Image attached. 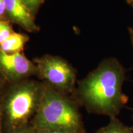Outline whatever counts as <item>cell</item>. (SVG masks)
<instances>
[{
	"instance_id": "obj_17",
	"label": "cell",
	"mask_w": 133,
	"mask_h": 133,
	"mask_svg": "<svg viewBox=\"0 0 133 133\" xmlns=\"http://www.w3.org/2000/svg\"><path fill=\"white\" fill-rule=\"evenodd\" d=\"M127 1L132 5L133 4V0H127Z\"/></svg>"
},
{
	"instance_id": "obj_14",
	"label": "cell",
	"mask_w": 133,
	"mask_h": 133,
	"mask_svg": "<svg viewBox=\"0 0 133 133\" xmlns=\"http://www.w3.org/2000/svg\"><path fill=\"white\" fill-rule=\"evenodd\" d=\"M36 133H70V132H57V131H41L36 129ZM79 133H87L86 132H79Z\"/></svg>"
},
{
	"instance_id": "obj_19",
	"label": "cell",
	"mask_w": 133,
	"mask_h": 133,
	"mask_svg": "<svg viewBox=\"0 0 133 133\" xmlns=\"http://www.w3.org/2000/svg\"><path fill=\"white\" fill-rule=\"evenodd\" d=\"M132 6H133V4H132Z\"/></svg>"
},
{
	"instance_id": "obj_5",
	"label": "cell",
	"mask_w": 133,
	"mask_h": 133,
	"mask_svg": "<svg viewBox=\"0 0 133 133\" xmlns=\"http://www.w3.org/2000/svg\"><path fill=\"white\" fill-rule=\"evenodd\" d=\"M0 70L9 84H16L37 76V68L22 52L7 54L0 50Z\"/></svg>"
},
{
	"instance_id": "obj_6",
	"label": "cell",
	"mask_w": 133,
	"mask_h": 133,
	"mask_svg": "<svg viewBox=\"0 0 133 133\" xmlns=\"http://www.w3.org/2000/svg\"><path fill=\"white\" fill-rule=\"evenodd\" d=\"M6 17L9 22L16 24L29 32L38 31L39 26L35 22L34 16L26 8L23 0H3Z\"/></svg>"
},
{
	"instance_id": "obj_7",
	"label": "cell",
	"mask_w": 133,
	"mask_h": 133,
	"mask_svg": "<svg viewBox=\"0 0 133 133\" xmlns=\"http://www.w3.org/2000/svg\"><path fill=\"white\" fill-rule=\"evenodd\" d=\"M29 39L26 35L14 32L0 44V50L7 54L22 52Z\"/></svg>"
},
{
	"instance_id": "obj_8",
	"label": "cell",
	"mask_w": 133,
	"mask_h": 133,
	"mask_svg": "<svg viewBox=\"0 0 133 133\" xmlns=\"http://www.w3.org/2000/svg\"><path fill=\"white\" fill-rule=\"evenodd\" d=\"M94 133H133V126L125 125L116 117L110 118L107 125L101 128Z\"/></svg>"
},
{
	"instance_id": "obj_18",
	"label": "cell",
	"mask_w": 133,
	"mask_h": 133,
	"mask_svg": "<svg viewBox=\"0 0 133 133\" xmlns=\"http://www.w3.org/2000/svg\"><path fill=\"white\" fill-rule=\"evenodd\" d=\"M132 121H133V114H132Z\"/></svg>"
},
{
	"instance_id": "obj_3",
	"label": "cell",
	"mask_w": 133,
	"mask_h": 133,
	"mask_svg": "<svg viewBox=\"0 0 133 133\" xmlns=\"http://www.w3.org/2000/svg\"><path fill=\"white\" fill-rule=\"evenodd\" d=\"M46 89L44 82L28 79L9 84L0 101L4 133L31 124Z\"/></svg>"
},
{
	"instance_id": "obj_13",
	"label": "cell",
	"mask_w": 133,
	"mask_h": 133,
	"mask_svg": "<svg viewBox=\"0 0 133 133\" xmlns=\"http://www.w3.org/2000/svg\"><path fill=\"white\" fill-rule=\"evenodd\" d=\"M0 19H6V9L3 0H0Z\"/></svg>"
},
{
	"instance_id": "obj_9",
	"label": "cell",
	"mask_w": 133,
	"mask_h": 133,
	"mask_svg": "<svg viewBox=\"0 0 133 133\" xmlns=\"http://www.w3.org/2000/svg\"><path fill=\"white\" fill-rule=\"evenodd\" d=\"M14 32L10 22L6 19H0V44Z\"/></svg>"
},
{
	"instance_id": "obj_2",
	"label": "cell",
	"mask_w": 133,
	"mask_h": 133,
	"mask_svg": "<svg viewBox=\"0 0 133 133\" xmlns=\"http://www.w3.org/2000/svg\"><path fill=\"white\" fill-rule=\"evenodd\" d=\"M44 83L45 92L38 110L31 121V125L41 131L86 132L79 105L75 99Z\"/></svg>"
},
{
	"instance_id": "obj_10",
	"label": "cell",
	"mask_w": 133,
	"mask_h": 133,
	"mask_svg": "<svg viewBox=\"0 0 133 133\" xmlns=\"http://www.w3.org/2000/svg\"><path fill=\"white\" fill-rule=\"evenodd\" d=\"M23 1L31 14L35 16L44 0H23Z\"/></svg>"
},
{
	"instance_id": "obj_11",
	"label": "cell",
	"mask_w": 133,
	"mask_h": 133,
	"mask_svg": "<svg viewBox=\"0 0 133 133\" xmlns=\"http://www.w3.org/2000/svg\"><path fill=\"white\" fill-rule=\"evenodd\" d=\"M9 83L8 82L7 79L4 77V75L0 70V101L2 98L3 94L7 89Z\"/></svg>"
},
{
	"instance_id": "obj_12",
	"label": "cell",
	"mask_w": 133,
	"mask_h": 133,
	"mask_svg": "<svg viewBox=\"0 0 133 133\" xmlns=\"http://www.w3.org/2000/svg\"><path fill=\"white\" fill-rule=\"evenodd\" d=\"M11 133H36V129L31 124H29L19 128Z\"/></svg>"
},
{
	"instance_id": "obj_16",
	"label": "cell",
	"mask_w": 133,
	"mask_h": 133,
	"mask_svg": "<svg viewBox=\"0 0 133 133\" xmlns=\"http://www.w3.org/2000/svg\"><path fill=\"white\" fill-rule=\"evenodd\" d=\"M0 133H4V132H3V124H2V115H1V109H0Z\"/></svg>"
},
{
	"instance_id": "obj_15",
	"label": "cell",
	"mask_w": 133,
	"mask_h": 133,
	"mask_svg": "<svg viewBox=\"0 0 133 133\" xmlns=\"http://www.w3.org/2000/svg\"><path fill=\"white\" fill-rule=\"evenodd\" d=\"M128 31H129V36H130V39H131V43H132V48H133V28L129 27V29H128Z\"/></svg>"
},
{
	"instance_id": "obj_1",
	"label": "cell",
	"mask_w": 133,
	"mask_h": 133,
	"mask_svg": "<svg viewBox=\"0 0 133 133\" xmlns=\"http://www.w3.org/2000/svg\"><path fill=\"white\" fill-rule=\"evenodd\" d=\"M126 70L114 57L104 59L79 81L72 97L89 113L116 117L128 102L123 92Z\"/></svg>"
},
{
	"instance_id": "obj_4",
	"label": "cell",
	"mask_w": 133,
	"mask_h": 133,
	"mask_svg": "<svg viewBox=\"0 0 133 133\" xmlns=\"http://www.w3.org/2000/svg\"><path fill=\"white\" fill-rule=\"evenodd\" d=\"M37 76L56 90L66 95L73 94L76 86V71L59 56L45 55L35 59Z\"/></svg>"
}]
</instances>
